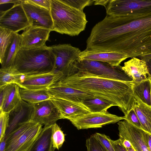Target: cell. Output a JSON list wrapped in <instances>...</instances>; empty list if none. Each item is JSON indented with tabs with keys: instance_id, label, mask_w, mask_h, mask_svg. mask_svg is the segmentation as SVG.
<instances>
[{
	"instance_id": "f546056e",
	"label": "cell",
	"mask_w": 151,
	"mask_h": 151,
	"mask_svg": "<svg viewBox=\"0 0 151 151\" xmlns=\"http://www.w3.org/2000/svg\"><path fill=\"white\" fill-rule=\"evenodd\" d=\"M65 140V135L60 127L55 123L52 126L51 141L53 148L59 150Z\"/></svg>"
},
{
	"instance_id": "8d00e7d4",
	"label": "cell",
	"mask_w": 151,
	"mask_h": 151,
	"mask_svg": "<svg viewBox=\"0 0 151 151\" xmlns=\"http://www.w3.org/2000/svg\"><path fill=\"white\" fill-rule=\"evenodd\" d=\"M110 141L115 151H127L119 139L116 140H112L111 139Z\"/></svg>"
},
{
	"instance_id": "d590c367",
	"label": "cell",
	"mask_w": 151,
	"mask_h": 151,
	"mask_svg": "<svg viewBox=\"0 0 151 151\" xmlns=\"http://www.w3.org/2000/svg\"><path fill=\"white\" fill-rule=\"evenodd\" d=\"M29 2L46 9L49 10L51 9L50 0H27Z\"/></svg>"
},
{
	"instance_id": "484cf974",
	"label": "cell",
	"mask_w": 151,
	"mask_h": 151,
	"mask_svg": "<svg viewBox=\"0 0 151 151\" xmlns=\"http://www.w3.org/2000/svg\"><path fill=\"white\" fill-rule=\"evenodd\" d=\"M26 74L20 73L13 67L0 69V87L15 83L19 87L23 76Z\"/></svg>"
},
{
	"instance_id": "4fadbf2b",
	"label": "cell",
	"mask_w": 151,
	"mask_h": 151,
	"mask_svg": "<svg viewBox=\"0 0 151 151\" xmlns=\"http://www.w3.org/2000/svg\"><path fill=\"white\" fill-rule=\"evenodd\" d=\"M21 4L30 26L43 28L52 31L53 22L50 10L27 0H22Z\"/></svg>"
},
{
	"instance_id": "6da1fadb",
	"label": "cell",
	"mask_w": 151,
	"mask_h": 151,
	"mask_svg": "<svg viewBox=\"0 0 151 151\" xmlns=\"http://www.w3.org/2000/svg\"><path fill=\"white\" fill-rule=\"evenodd\" d=\"M86 43L91 51L117 52L128 58L151 54V13L106 15L92 28Z\"/></svg>"
},
{
	"instance_id": "f6af8a7d",
	"label": "cell",
	"mask_w": 151,
	"mask_h": 151,
	"mask_svg": "<svg viewBox=\"0 0 151 151\" xmlns=\"http://www.w3.org/2000/svg\"><path fill=\"white\" fill-rule=\"evenodd\" d=\"M126 149L127 151H136L132 147Z\"/></svg>"
},
{
	"instance_id": "5b68a950",
	"label": "cell",
	"mask_w": 151,
	"mask_h": 151,
	"mask_svg": "<svg viewBox=\"0 0 151 151\" xmlns=\"http://www.w3.org/2000/svg\"><path fill=\"white\" fill-rule=\"evenodd\" d=\"M42 129V124L30 121L19 124L5 136V151H29Z\"/></svg>"
},
{
	"instance_id": "3957f363",
	"label": "cell",
	"mask_w": 151,
	"mask_h": 151,
	"mask_svg": "<svg viewBox=\"0 0 151 151\" xmlns=\"http://www.w3.org/2000/svg\"><path fill=\"white\" fill-rule=\"evenodd\" d=\"M52 31L71 36L85 30L88 22L85 13L62 2L50 0Z\"/></svg>"
},
{
	"instance_id": "ee69618b",
	"label": "cell",
	"mask_w": 151,
	"mask_h": 151,
	"mask_svg": "<svg viewBox=\"0 0 151 151\" xmlns=\"http://www.w3.org/2000/svg\"><path fill=\"white\" fill-rule=\"evenodd\" d=\"M139 57L140 59L146 62L151 59V54L141 56Z\"/></svg>"
},
{
	"instance_id": "bcb514c9",
	"label": "cell",
	"mask_w": 151,
	"mask_h": 151,
	"mask_svg": "<svg viewBox=\"0 0 151 151\" xmlns=\"http://www.w3.org/2000/svg\"></svg>"
},
{
	"instance_id": "603a6c76",
	"label": "cell",
	"mask_w": 151,
	"mask_h": 151,
	"mask_svg": "<svg viewBox=\"0 0 151 151\" xmlns=\"http://www.w3.org/2000/svg\"><path fill=\"white\" fill-rule=\"evenodd\" d=\"M19 93L22 100L32 105L51 98L46 89L33 90L19 88Z\"/></svg>"
},
{
	"instance_id": "f35d334b",
	"label": "cell",
	"mask_w": 151,
	"mask_h": 151,
	"mask_svg": "<svg viewBox=\"0 0 151 151\" xmlns=\"http://www.w3.org/2000/svg\"><path fill=\"white\" fill-rule=\"evenodd\" d=\"M119 139L121 143L126 149L132 147L131 143L128 140L121 137H119Z\"/></svg>"
},
{
	"instance_id": "8992f818",
	"label": "cell",
	"mask_w": 151,
	"mask_h": 151,
	"mask_svg": "<svg viewBox=\"0 0 151 151\" xmlns=\"http://www.w3.org/2000/svg\"><path fill=\"white\" fill-rule=\"evenodd\" d=\"M75 67L77 69L105 78L125 81H134L133 78L123 70L122 66L120 65L113 66L101 62L78 60Z\"/></svg>"
},
{
	"instance_id": "b9f144b4",
	"label": "cell",
	"mask_w": 151,
	"mask_h": 151,
	"mask_svg": "<svg viewBox=\"0 0 151 151\" xmlns=\"http://www.w3.org/2000/svg\"><path fill=\"white\" fill-rule=\"evenodd\" d=\"M148 77L151 78V59L146 62Z\"/></svg>"
},
{
	"instance_id": "74e56055",
	"label": "cell",
	"mask_w": 151,
	"mask_h": 151,
	"mask_svg": "<svg viewBox=\"0 0 151 151\" xmlns=\"http://www.w3.org/2000/svg\"><path fill=\"white\" fill-rule=\"evenodd\" d=\"M144 139L147 146L149 151H151V134H149L142 130Z\"/></svg>"
},
{
	"instance_id": "d6a6232c",
	"label": "cell",
	"mask_w": 151,
	"mask_h": 151,
	"mask_svg": "<svg viewBox=\"0 0 151 151\" xmlns=\"http://www.w3.org/2000/svg\"><path fill=\"white\" fill-rule=\"evenodd\" d=\"M9 113L0 111V141L5 138L9 126Z\"/></svg>"
},
{
	"instance_id": "1f68e13d",
	"label": "cell",
	"mask_w": 151,
	"mask_h": 151,
	"mask_svg": "<svg viewBox=\"0 0 151 151\" xmlns=\"http://www.w3.org/2000/svg\"><path fill=\"white\" fill-rule=\"evenodd\" d=\"M68 5L83 12L84 8L93 4V0H61Z\"/></svg>"
},
{
	"instance_id": "836d02e7",
	"label": "cell",
	"mask_w": 151,
	"mask_h": 151,
	"mask_svg": "<svg viewBox=\"0 0 151 151\" xmlns=\"http://www.w3.org/2000/svg\"><path fill=\"white\" fill-rule=\"evenodd\" d=\"M93 134L108 151H115L111 142V139L109 136L98 133H96Z\"/></svg>"
},
{
	"instance_id": "d4e9b609",
	"label": "cell",
	"mask_w": 151,
	"mask_h": 151,
	"mask_svg": "<svg viewBox=\"0 0 151 151\" xmlns=\"http://www.w3.org/2000/svg\"><path fill=\"white\" fill-rule=\"evenodd\" d=\"M133 94L143 103L151 107V79L148 77L144 81L136 83Z\"/></svg>"
},
{
	"instance_id": "4316f807",
	"label": "cell",
	"mask_w": 151,
	"mask_h": 151,
	"mask_svg": "<svg viewBox=\"0 0 151 151\" xmlns=\"http://www.w3.org/2000/svg\"><path fill=\"white\" fill-rule=\"evenodd\" d=\"M20 34L14 33L12 41L6 53L1 68H9L13 66L16 55L20 48Z\"/></svg>"
},
{
	"instance_id": "e575fe53",
	"label": "cell",
	"mask_w": 151,
	"mask_h": 151,
	"mask_svg": "<svg viewBox=\"0 0 151 151\" xmlns=\"http://www.w3.org/2000/svg\"><path fill=\"white\" fill-rule=\"evenodd\" d=\"M125 120L134 126L141 129V123L139 119L133 108L131 109L127 114L124 116Z\"/></svg>"
},
{
	"instance_id": "52a82bcc",
	"label": "cell",
	"mask_w": 151,
	"mask_h": 151,
	"mask_svg": "<svg viewBox=\"0 0 151 151\" xmlns=\"http://www.w3.org/2000/svg\"><path fill=\"white\" fill-rule=\"evenodd\" d=\"M105 7L110 16L146 14L151 13V0H109Z\"/></svg>"
},
{
	"instance_id": "ffe728a7",
	"label": "cell",
	"mask_w": 151,
	"mask_h": 151,
	"mask_svg": "<svg viewBox=\"0 0 151 151\" xmlns=\"http://www.w3.org/2000/svg\"><path fill=\"white\" fill-rule=\"evenodd\" d=\"M122 69L136 83L140 82L147 78L146 62L136 57L132 58L125 62Z\"/></svg>"
},
{
	"instance_id": "ac0fdd59",
	"label": "cell",
	"mask_w": 151,
	"mask_h": 151,
	"mask_svg": "<svg viewBox=\"0 0 151 151\" xmlns=\"http://www.w3.org/2000/svg\"><path fill=\"white\" fill-rule=\"evenodd\" d=\"M50 100L60 111L63 119L70 120L91 112L82 104L60 99L52 98Z\"/></svg>"
},
{
	"instance_id": "ba28073f",
	"label": "cell",
	"mask_w": 151,
	"mask_h": 151,
	"mask_svg": "<svg viewBox=\"0 0 151 151\" xmlns=\"http://www.w3.org/2000/svg\"><path fill=\"white\" fill-rule=\"evenodd\" d=\"M21 2L14 4L6 11H0V27L17 33L30 26Z\"/></svg>"
},
{
	"instance_id": "7c38bea8",
	"label": "cell",
	"mask_w": 151,
	"mask_h": 151,
	"mask_svg": "<svg viewBox=\"0 0 151 151\" xmlns=\"http://www.w3.org/2000/svg\"><path fill=\"white\" fill-rule=\"evenodd\" d=\"M50 47L55 57L54 70L64 73L78 61L81 51L70 44H59Z\"/></svg>"
},
{
	"instance_id": "cb8c5ba5",
	"label": "cell",
	"mask_w": 151,
	"mask_h": 151,
	"mask_svg": "<svg viewBox=\"0 0 151 151\" xmlns=\"http://www.w3.org/2000/svg\"><path fill=\"white\" fill-rule=\"evenodd\" d=\"M52 126L43 128L37 139L29 151H55L51 141Z\"/></svg>"
},
{
	"instance_id": "7a4b0ae2",
	"label": "cell",
	"mask_w": 151,
	"mask_h": 151,
	"mask_svg": "<svg viewBox=\"0 0 151 151\" xmlns=\"http://www.w3.org/2000/svg\"><path fill=\"white\" fill-rule=\"evenodd\" d=\"M72 88L109 101L126 115L134 107L136 98L133 89L136 82L125 81L97 76L74 67L60 80Z\"/></svg>"
},
{
	"instance_id": "83f0119b",
	"label": "cell",
	"mask_w": 151,
	"mask_h": 151,
	"mask_svg": "<svg viewBox=\"0 0 151 151\" xmlns=\"http://www.w3.org/2000/svg\"><path fill=\"white\" fill-rule=\"evenodd\" d=\"M82 104L91 112L106 113L107 109L114 106L113 103L106 100L95 97L83 101Z\"/></svg>"
},
{
	"instance_id": "d6986e66",
	"label": "cell",
	"mask_w": 151,
	"mask_h": 151,
	"mask_svg": "<svg viewBox=\"0 0 151 151\" xmlns=\"http://www.w3.org/2000/svg\"><path fill=\"white\" fill-rule=\"evenodd\" d=\"M33 105L22 99L17 105L9 113V123L5 136L19 124L30 121Z\"/></svg>"
},
{
	"instance_id": "4dcf8cb0",
	"label": "cell",
	"mask_w": 151,
	"mask_h": 151,
	"mask_svg": "<svg viewBox=\"0 0 151 151\" xmlns=\"http://www.w3.org/2000/svg\"><path fill=\"white\" fill-rule=\"evenodd\" d=\"M86 146L87 151H108L93 134L87 139Z\"/></svg>"
},
{
	"instance_id": "30bf717a",
	"label": "cell",
	"mask_w": 151,
	"mask_h": 151,
	"mask_svg": "<svg viewBox=\"0 0 151 151\" xmlns=\"http://www.w3.org/2000/svg\"><path fill=\"white\" fill-rule=\"evenodd\" d=\"M64 76L63 72L54 69L47 72L25 75L19 87L29 89H46L60 80Z\"/></svg>"
},
{
	"instance_id": "8fae6325",
	"label": "cell",
	"mask_w": 151,
	"mask_h": 151,
	"mask_svg": "<svg viewBox=\"0 0 151 151\" xmlns=\"http://www.w3.org/2000/svg\"><path fill=\"white\" fill-rule=\"evenodd\" d=\"M63 117L60 111L50 99L33 105L30 121L48 127Z\"/></svg>"
},
{
	"instance_id": "9c48e42d",
	"label": "cell",
	"mask_w": 151,
	"mask_h": 151,
	"mask_svg": "<svg viewBox=\"0 0 151 151\" xmlns=\"http://www.w3.org/2000/svg\"><path fill=\"white\" fill-rule=\"evenodd\" d=\"M124 116H119L108 112H90L70 120L77 129L102 127L103 126L114 124L124 120Z\"/></svg>"
},
{
	"instance_id": "7bdbcfd3",
	"label": "cell",
	"mask_w": 151,
	"mask_h": 151,
	"mask_svg": "<svg viewBox=\"0 0 151 151\" xmlns=\"http://www.w3.org/2000/svg\"><path fill=\"white\" fill-rule=\"evenodd\" d=\"M6 145V140L5 138L0 141V151H5Z\"/></svg>"
},
{
	"instance_id": "277c9868",
	"label": "cell",
	"mask_w": 151,
	"mask_h": 151,
	"mask_svg": "<svg viewBox=\"0 0 151 151\" xmlns=\"http://www.w3.org/2000/svg\"><path fill=\"white\" fill-rule=\"evenodd\" d=\"M55 57L50 46L20 48L12 67L26 75L50 71L54 69Z\"/></svg>"
},
{
	"instance_id": "e0dca14e",
	"label": "cell",
	"mask_w": 151,
	"mask_h": 151,
	"mask_svg": "<svg viewBox=\"0 0 151 151\" xmlns=\"http://www.w3.org/2000/svg\"><path fill=\"white\" fill-rule=\"evenodd\" d=\"M128 58L126 55L117 52H94L86 49L80 53L78 60H93L117 66Z\"/></svg>"
},
{
	"instance_id": "ab89813d",
	"label": "cell",
	"mask_w": 151,
	"mask_h": 151,
	"mask_svg": "<svg viewBox=\"0 0 151 151\" xmlns=\"http://www.w3.org/2000/svg\"><path fill=\"white\" fill-rule=\"evenodd\" d=\"M109 0H95L93 4L94 5H101L105 7L108 3Z\"/></svg>"
},
{
	"instance_id": "44dd1931",
	"label": "cell",
	"mask_w": 151,
	"mask_h": 151,
	"mask_svg": "<svg viewBox=\"0 0 151 151\" xmlns=\"http://www.w3.org/2000/svg\"><path fill=\"white\" fill-rule=\"evenodd\" d=\"M3 87L4 88V99L2 108L0 111L9 113L22 100L19 87L15 83Z\"/></svg>"
},
{
	"instance_id": "2e32d148",
	"label": "cell",
	"mask_w": 151,
	"mask_h": 151,
	"mask_svg": "<svg viewBox=\"0 0 151 151\" xmlns=\"http://www.w3.org/2000/svg\"><path fill=\"white\" fill-rule=\"evenodd\" d=\"M118 124L119 136L128 140L136 151H149L144 139L142 129L125 120L119 121Z\"/></svg>"
},
{
	"instance_id": "7402d4cb",
	"label": "cell",
	"mask_w": 151,
	"mask_h": 151,
	"mask_svg": "<svg viewBox=\"0 0 151 151\" xmlns=\"http://www.w3.org/2000/svg\"><path fill=\"white\" fill-rule=\"evenodd\" d=\"M135 98L136 103L133 109L139 119L141 129L151 134V107Z\"/></svg>"
},
{
	"instance_id": "9a60e30c",
	"label": "cell",
	"mask_w": 151,
	"mask_h": 151,
	"mask_svg": "<svg viewBox=\"0 0 151 151\" xmlns=\"http://www.w3.org/2000/svg\"><path fill=\"white\" fill-rule=\"evenodd\" d=\"M51 31L48 29L30 26L20 35V48L35 49L46 45Z\"/></svg>"
},
{
	"instance_id": "f1b7e54d",
	"label": "cell",
	"mask_w": 151,
	"mask_h": 151,
	"mask_svg": "<svg viewBox=\"0 0 151 151\" xmlns=\"http://www.w3.org/2000/svg\"><path fill=\"white\" fill-rule=\"evenodd\" d=\"M14 33L0 27V62H3L6 51L10 45Z\"/></svg>"
},
{
	"instance_id": "5bb4252c",
	"label": "cell",
	"mask_w": 151,
	"mask_h": 151,
	"mask_svg": "<svg viewBox=\"0 0 151 151\" xmlns=\"http://www.w3.org/2000/svg\"><path fill=\"white\" fill-rule=\"evenodd\" d=\"M51 98L64 99L82 104L83 101L95 96L90 93L69 86L59 81L46 89Z\"/></svg>"
},
{
	"instance_id": "60d3db41",
	"label": "cell",
	"mask_w": 151,
	"mask_h": 151,
	"mask_svg": "<svg viewBox=\"0 0 151 151\" xmlns=\"http://www.w3.org/2000/svg\"><path fill=\"white\" fill-rule=\"evenodd\" d=\"M22 0H0V4L13 3L14 4L21 3Z\"/></svg>"
}]
</instances>
